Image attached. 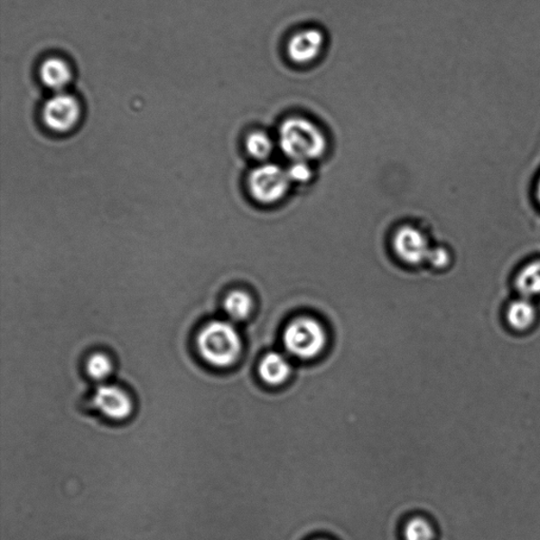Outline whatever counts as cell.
Segmentation results:
<instances>
[{"label":"cell","mask_w":540,"mask_h":540,"mask_svg":"<svg viewBox=\"0 0 540 540\" xmlns=\"http://www.w3.org/2000/svg\"><path fill=\"white\" fill-rule=\"evenodd\" d=\"M197 349L202 360L217 368H228L238 359L242 340L235 326L226 321L207 323L197 336Z\"/></svg>","instance_id":"cell-1"},{"label":"cell","mask_w":540,"mask_h":540,"mask_svg":"<svg viewBox=\"0 0 540 540\" xmlns=\"http://www.w3.org/2000/svg\"><path fill=\"white\" fill-rule=\"evenodd\" d=\"M253 299L243 291L231 292L224 301V310L234 321H244L253 312Z\"/></svg>","instance_id":"cell-13"},{"label":"cell","mask_w":540,"mask_h":540,"mask_svg":"<svg viewBox=\"0 0 540 540\" xmlns=\"http://www.w3.org/2000/svg\"><path fill=\"white\" fill-rule=\"evenodd\" d=\"M292 372L287 358L279 353H269L264 356L259 366L261 379L269 386H279L284 383Z\"/></svg>","instance_id":"cell-10"},{"label":"cell","mask_w":540,"mask_h":540,"mask_svg":"<svg viewBox=\"0 0 540 540\" xmlns=\"http://www.w3.org/2000/svg\"><path fill=\"white\" fill-rule=\"evenodd\" d=\"M288 178L296 183H306L312 178V171L305 162H293V164L286 171Z\"/></svg>","instance_id":"cell-17"},{"label":"cell","mask_w":540,"mask_h":540,"mask_svg":"<svg viewBox=\"0 0 540 540\" xmlns=\"http://www.w3.org/2000/svg\"><path fill=\"white\" fill-rule=\"evenodd\" d=\"M519 293L529 299L540 294V261L527 264L517 275L515 281Z\"/></svg>","instance_id":"cell-12"},{"label":"cell","mask_w":540,"mask_h":540,"mask_svg":"<svg viewBox=\"0 0 540 540\" xmlns=\"http://www.w3.org/2000/svg\"><path fill=\"white\" fill-rule=\"evenodd\" d=\"M40 75L43 84L59 93L70 83L72 72L68 62L59 58L48 59L42 62Z\"/></svg>","instance_id":"cell-9"},{"label":"cell","mask_w":540,"mask_h":540,"mask_svg":"<svg viewBox=\"0 0 540 540\" xmlns=\"http://www.w3.org/2000/svg\"><path fill=\"white\" fill-rule=\"evenodd\" d=\"M42 117L50 129L67 132L77 126L80 117V106L70 94L60 92L43 107Z\"/></svg>","instance_id":"cell-6"},{"label":"cell","mask_w":540,"mask_h":540,"mask_svg":"<svg viewBox=\"0 0 540 540\" xmlns=\"http://www.w3.org/2000/svg\"><path fill=\"white\" fill-rule=\"evenodd\" d=\"M86 373L93 381L102 385L110 378L115 370L111 358L103 353H96L86 361Z\"/></svg>","instance_id":"cell-14"},{"label":"cell","mask_w":540,"mask_h":540,"mask_svg":"<svg viewBox=\"0 0 540 540\" xmlns=\"http://www.w3.org/2000/svg\"><path fill=\"white\" fill-rule=\"evenodd\" d=\"M394 248L400 259L410 265L428 260L432 250L422 232L411 226L398 230L394 238Z\"/></svg>","instance_id":"cell-8"},{"label":"cell","mask_w":540,"mask_h":540,"mask_svg":"<svg viewBox=\"0 0 540 540\" xmlns=\"http://www.w3.org/2000/svg\"><path fill=\"white\" fill-rule=\"evenodd\" d=\"M428 260L432 265L436 268H443L450 262V256L447 250L443 248L432 249Z\"/></svg>","instance_id":"cell-18"},{"label":"cell","mask_w":540,"mask_h":540,"mask_svg":"<svg viewBox=\"0 0 540 540\" xmlns=\"http://www.w3.org/2000/svg\"><path fill=\"white\" fill-rule=\"evenodd\" d=\"M91 402L100 415L116 423L125 422L135 411L134 400L127 391L108 382L97 386Z\"/></svg>","instance_id":"cell-5"},{"label":"cell","mask_w":540,"mask_h":540,"mask_svg":"<svg viewBox=\"0 0 540 540\" xmlns=\"http://www.w3.org/2000/svg\"><path fill=\"white\" fill-rule=\"evenodd\" d=\"M279 143L287 158L305 163L321 158L328 146L318 126L301 116L287 118L281 124Z\"/></svg>","instance_id":"cell-2"},{"label":"cell","mask_w":540,"mask_h":540,"mask_svg":"<svg viewBox=\"0 0 540 540\" xmlns=\"http://www.w3.org/2000/svg\"><path fill=\"white\" fill-rule=\"evenodd\" d=\"M537 318V312L529 299L515 300L507 310V323L517 332H524L533 328Z\"/></svg>","instance_id":"cell-11"},{"label":"cell","mask_w":540,"mask_h":540,"mask_svg":"<svg viewBox=\"0 0 540 540\" xmlns=\"http://www.w3.org/2000/svg\"><path fill=\"white\" fill-rule=\"evenodd\" d=\"M248 154L257 161H265L272 155L273 142L270 137L263 132H255L248 136L247 141Z\"/></svg>","instance_id":"cell-15"},{"label":"cell","mask_w":540,"mask_h":540,"mask_svg":"<svg viewBox=\"0 0 540 540\" xmlns=\"http://www.w3.org/2000/svg\"><path fill=\"white\" fill-rule=\"evenodd\" d=\"M251 196L261 204L277 203L290 188L291 181L286 171L278 165L265 164L255 169L249 175Z\"/></svg>","instance_id":"cell-4"},{"label":"cell","mask_w":540,"mask_h":540,"mask_svg":"<svg viewBox=\"0 0 540 540\" xmlns=\"http://www.w3.org/2000/svg\"><path fill=\"white\" fill-rule=\"evenodd\" d=\"M537 198H538L539 202H540V180H539L538 184H537Z\"/></svg>","instance_id":"cell-19"},{"label":"cell","mask_w":540,"mask_h":540,"mask_svg":"<svg viewBox=\"0 0 540 540\" xmlns=\"http://www.w3.org/2000/svg\"><path fill=\"white\" fill-rule=\"evenodd\" d=\"M325 35L317 28L298 31L288 40L286 51L293 64L306 66L316 61L324 51Z\"/></svg>","instance_id":"cell-7"},{"label":"cell","mask_w":540,"mask_h":540,"mask_svg":"<svg viewBox=\"0 0 540 540\" xmlns=\"http://www.w3.org/2000/svg\"><path fill=\"white\" fill-rule=\"evenodd\" d=\"M284 343L286 350L299 359H312L323 350L326 334L316 320L299 318L287 326Z\"/></svg>","instance_id":"cell-3"},{"label":"cell","mask_w":540,"mask_h":540,"mask_svg":"<svg viewBox=\"0 0 540 540\" xmlns=\"http://www.w3.org/2000/svg\"><path fill=\"white\" fill-rule=\"evenodd\" d=\"M405 540H433L434 530L428 520L424 518H414L409 521L405 531Z\"/></svg>","instance_id":"cell-16"}]
</instances>
